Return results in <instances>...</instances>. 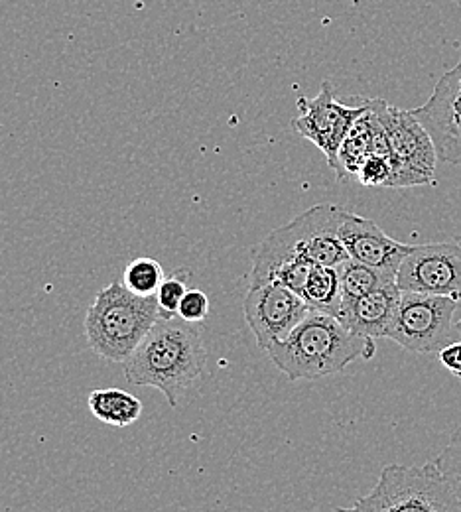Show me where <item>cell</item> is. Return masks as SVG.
Returning a JSON list of instances; mask_svg holds the SVG:
<instances>
[{
  "label": "cell",
  "mask_w": 461,
  "mask_h": 512,
  "mask_svg": "<svg viewBox=\"0 0 461 512\" xmlns=\"http://www.w3.org/2000/svg\"><path fill=\"white\" fill-rule=\"evenodd\" d=\"M207 367V351L194 323L158 320L125 363V377L134 386L158 388L172 408L194 390Z\"/></svg>",
  "instance_id": "6da1fadb"
},
{
  "label": "cell",
  "mask_w": 461,
  "mask_h": 512,
  "mask_svg": "<svg viewBox=\"0 0 461 512\" xmlns=\"http://www.w3.org/2000/svg\"><path fill=\"white\" fill-rule=\"evenodd\" d=\"M375 351V339L355 335L335 316L310 310L266 355L288 381H312L341 373L357 359L369 361Z\"/></svg>",
  "instance_id": "7a4b0ae2"
},
{
  "label": "cell",
  "mask_w": 461,
  "mask_h": 512,
  "mask_svg": "<svg viewBox=\"0 0 461 512\" xmlns=\"http://www.w3.org/2000/svg\"><path fill=\"white\" fill-rule=\"evenodd\" d=\"M162 312L156 296H136L123 282L103 288L85 316L89 347L105 361L127 363Z\"/></svg>",
  "instance_id": "3957f363"
},
{
  "label": "cell",
  "mask_w": 461,
  "mask_h": 512,
  "mask_svg": "<svg viewBox=\"0 0 461 512\" xmlns=\"http://www.w3.org/2000/svg\"><path fill=\"white\" fill-rule=\"evenodd\" d=\"M359 503L369 512H461L436 459L424 465H387L375 489Z\"/></svg>",
  "instance_id": "277c9868"
},
{
  "label": "cell",
  "mask_w": 461,
  "mask_h": 512,
  "mask_svg": "<svg viewBox=\"0 0 461 512\" xmlns=\"http://www.w3.org/2000/svg\"><path fill=\"white\" fill-rule=\"evenodd\" d=\"M460 310L461 302L448 296L402 292L389 339L414 353H440L458 341L454 318Z\"/></svg>",
  "instance_id": "5b68a950"
},
{
  "label": "cell",
  "mask_w": 461,
  "mask_h": 512,
  "mask_svg": "<svg viewBox=\"0 0 461 512\" xmlns=\"http://www.w3.org/2000/svg\"><path fill=\"white\" fill-rule=\"evenodd\" d=\"M371 103L391 144L393 188L434 184L438 152L428 130L412 111L391 107L383 99H371Z\"/></svg>",
  "instance_id": "8992f818"
},
{
  "label": "cell",
  "mask_w": 461,
  "mask_h": 512,
  "mask_svg": "<svg viewBox=\"0 0 461 512\" xmlns=\"http://www.w3.org/2000/svg\"><path fill=\"white\" fill-rule=\"evenodd\" d=\"M396 286L400 292L448 296L461 302L460 241L414 245L396 272Z\"/></svg>",
  "instance_id": "52a82bcc"
},
{
  "label": "cell",
  "mask_w": 461,
  "mask_h": 512,
  "mask_svg": "<svg viewBox=\"0 0 461 512\" xmlns=\"http://www.w3.org/2000/svg\"><path fill=\"white\" fill-rule=\"evenodd\" d=\"M245 320L257 337L259 347L268 351L284 341L310 312L306 300L278 282L251 284L245 296Z\"/></svg>",
  "instance_id": "ba28073f"
},
{
  "label": "cell",
  "mask_w": 461,
  "mask_h": 512,
  "mask_svg": "<svg viewBox=\"0 0 461 512\" xmlns=\"http://www.w3.org/2000/svg\"><path fill=\"white\" fill-rule=\"evenodd\" d=\"M298 107L302 115L292 119L294 132L314 142L324 152L331 170H335L339 148L355 121L365 113V103L361 107L337 103L330 81H324L320 93L314 99L300 97Z\"/></svg>",
  "instance_id": "9c48e42d"
},
{
  "label": "cell",
  "mask_w": 461,
  "mask_h": 512,
  "mask_svg": "<svg viewBox=\"0 0 461 512\" xmlns=\"http://www.w3.org/2000/svg\"><path fill=\"white\" fill-rule=\"evenodd\" d=\"M412 115L432 136L438 158L461 164V60L438 79L430 99Z\"/></svg>",
  "instance_id": "30bf717a"
},
{
  "label": "cell",
  "mask_w": 461,
  "mask_h": 512,
  "mask_svg": "<svg viewBox=\"0 0 461 512\" xmlns=\"http://www.w3.org/2000/svg\"><path fill=\"white\" fill-rule=\"evenodd\" d=\"M345 209L335 203H320L304 211L282 227L296 253L310 258L314 264L337 268L349 253L339 237V225Z\"/></svg>",
  "instance_id": "8fae6325"
},
{
  "label": "cell",
  "mask_w": 461,
  "mask_h": 512,
  "mask_svg": "<svg viewBox=\"0 0 461 512\" xmlns=\"http://www.w3.org/2000/svg\"><path fill=\"white\" fill-rule=\"evenodd\" d=\"M339 237L349 253V258L395 276L404 256L408 255L414 247V245L398 243L393 237H389L375 221L359 217L347 209L339 225Z\"/></svg>",
  "instance_id": "7c38bea8"
},
{
  "label": "cell",
  "mask_w": 461,
  "mask_h": 512,
  "mask_svg": "<svg viewBox=\"0 0 461 512\" xmlns=\"http://www.w3.org/2000/svg\"><path fill=\"white\" fill-rule=\"evenodd\" d=\"M400 296L402 292L396 286V280L387 282L385 286L373 290L371 294L343 306L337 320L355 335L367 339L377 341L389 337L395 323Z\"/></svg>",
  "instance_id": "4fadbf2b"
},
{
  "label": "cell",
  "mask_w": 461,
  "mask_h": 512,
  "mask_svg": "<svg viewBox=\"0 0 461 512\" xmlns=\"http://www.w3.org/2000/svg\"><path fill=\"white\" fill-rule=\"evenodd\" d=\"M371 154H373V111L369 107V101H365V113L355 121V125L349 130L347 138L339 148L337 166L333 170L337 180L357 178L361 166Z\"/></svg>",
  "instance_id": "5bb4252c"
},
{
  "label": "cell",
  "mask_w": 461,
  "mask_h": 512,
  "mask_svg": "<svg viewBox=\"0 0 461 512\" xmlns=\"http://www.w3.org/2000/svg\"><path fill=\"white\" fill-rule=\"evenodd\" d=\"M91 414L115 428H127L142 414V402L138 396L123 388H97L89 394Z\"/></svg>",
  "instance_id": "9a60e30c"
},
{
  "label": "cell",
  "mask_w": 461,
  "mask_h": 512,
  "mask_svg": "<svg viewBox=\"0 0 461 512\" xmlns=\"http://www.w3.org/2000/svg\"><path fill=\"white\" fill-rule=\"evenodd\" d=\"M310 310L324 312L339 318L341 312V284H339V272L333 266L316 264L304 284V290L300 294Z\"/></svg>",
  "instance_id": "2e32d148"
},
{
  "label": "cell",
  "mask_w": 461,
  "mask_h": 512,
  "mask_svg": "<svg viewBox=\"0 0 461 512\" xmlns=\"http://www.w3.org/2000/svg\"><path fill=\"white\" fill-rule=\"evenodd\" d=\"M339 272V284H341V308L371 294L373 290L385 286L387 282L396 280L395 274L383 272L379 268L367 266L363 262H357L353 258L345 260L343 264L337 266Z\"/></svg>",
  "instance_id": "e0dca14e"
},
{
  "label": "cell",
  "mask_w": 461,
  "mask_h": 512,
  "mask_svg": "<svg viewBox=\"0 0 461 512\" xmlns=\"http://www.w3.org/2000/svg\"><path fill=\"white\" fill-rule=\"evenodd\" d=\"M164 278H166L164 268L156 258L140 256L127 264L121 282L131 290L132 294L150 298V296H156Z\"/></svg>",
  "instance_id": "ac0fdd59"
},
{
  "label": "cell",
  "mask_w": 461,
  "mask_h": 512,
  "mask_svg": "<svg viewBox=\"0 0 461 512\" xmlns=\"http://www.w3.org/2000/svg\"><path fill=\"white\" fill-rule=\"evenodd\" d=\"M186 280H188V272L180 270L172 276H166L164 282L160 284V288L156 292V300H158V306H160V312H162L164 320L178 318L180 304H182L186 292L190 290Z\"/></svg>",
  "instance_id": "d6986e66"
},
{
  "label": "cell",
  "mask_w": 461,
  "mask_h": 512,
  "mask_svg": "<svg viewBox=\"0 0 461 512\" xmlns=\"http://www.w3.org/2000/svg\"><path fill=\"white\" fill-rule=\"evenodd\" d=\"M436 463L461 505V426L452 434L448 446L436 457Z\"/></svg>",
  "instance_id": "ffe728a7"
},
{
  "label": "cell",
  "mask_w": 461,
  "mask_h": 512,
  "mask_svg": "<svg viewBox=\"0 0 461 512\" xmlns=\"http://www.w3.org/2000/svg\"><path fill=\"white\" fill-rule=\"evenodd\" d=\"M357 180L369 188H393V164L387 158L371 154L361 166Z\"/></svg>",
  "instance_id": "44dd1931"
},
{
  "label": "cell",
  "mask_w": 461,
  "mask_h": 512,
  "mask_svg": "<svg viewBox=\"0 0 461 512\" xmlns=\"http://www.w3.org/2000/svg\"><path fill=\"white\" fill-rule=\"evenodd\" d=\"M209 316V298L203 290L190 288L180 304L178 318H182L188 323H199Z\"/></svg>",
  "instance_id": "7402d4cb"
},
{
  "label": "cell",
  "mask_w": 461,
  "mask_h": 512,
  "mask_svg": "<svg viewBox=\"0 0 461 512\" xmlns=\"http://www.w3.org/2000/svg\"><path fill=\"white\" fill-rule=\"evenodd\" d=\"M440 363L461 381V339L444 347L440 353Z\"/></svg>",
  "instance_id": "603a6c76"
},
{
  "label": "cell",
  "mask_w": 461,
  "mask_h": 512,
  "mask_svg": "<svg viewBox=\"0 0 461 512\" xmlns=\"http://www.w3.org/2000/svg\"><path fill=\"white\" fill-rule=\"evenodd\" d=\"M458 241H460L461 245V237H456ZM454 331H456V337H458V341L461 339V318L460 320L456 321V325H454Z\"/></svg>",
  "instance_id": "cb8c5ba5"
},
{
  "label": "cell",
  "mask_w": 461,
  "mask_h": 512,
  "mask_svg": "<svg viewBox=\"0 0 461 512\" xmlns=\"http://www.w3.org/2000/svg\"><path fill=\"white\" fill-rule=\"evenodd\" d=\"M0 132H2V125H0Z\"/></svg>",
  "instance_id": "d4e9b609"
}]
</instances>
